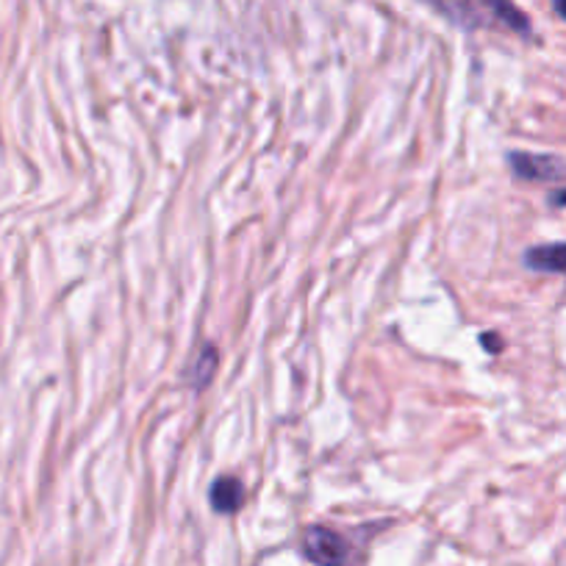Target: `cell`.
<instances>
[{"instance_id": "1", "label": "cell", "mask_w": 566, "mask_h": 566, "mask_svg": "<svg viewBox=\"0 0 566 566\" xmlns=\"http://www.w3.org/2000/svg\"><path fill=\"white\" fill-rule=\"evenodd\" d=\"M303 553L317 566L350 564V544H347V538L325 525L306 527V533H303Z\"/></svg>"}, {"instance_id": "2", "label": "cell", "mask_w": 566, "mask_h": 566, "mask_svg": "<svg viewBox=\"0 0 566 566\" xmlns=\"http://www.w3.org/2000/svg\"><path fill=\"white\" fill-rule=\"evenodd\" d=\"M511 172L522 181H558L566 176V165L555 156L538 154H511L509 156Z\"/></svg>"}, {"instance_id": "3", "label": "cell", "mask_w": 566, "mask_h": 566, "mask_svg": "<svg viewBox=\"0 0 566 566\" xmlns=\"http://www.w3.org/2000/svg\"><path fill=\"white\" fill-rule=\"evenodd\" d=\"M209 503L217 514H237L244 503L242 483L231 475L217 478L214 486H211V492H209Z\"/></svg>"}, {"instance_id": "4", "label": "cell", "mask_w": 566, "mask_h": 566, "mask_svg": "<svg viewBox=\"0 0 566 566\" xmlns=\"http://www.w3.org/2000/svg\"><path fill=\"white\" fill-rule=\"evenodd\" d=\"M478 3H481L483 12H486L489 18L497 20L500 25H505V29L514 31V34L520 36H531V20L514 7V0H478Z\"/></svg>"}, {"instance_id": "5", "label": "cell", "mask_w": 566, "mask_h": 566, "mask_svg": "<svg viewBox=\"0 0 566 566\" xmlns=\"http://www.w3.org/2000/svg\"><path fill=\"white\" fill-rule=\"evenodd\" d=\"M525 264L536 272H555L566 275V242L558 244H538L525 253Z\"/></svg>"}, {"instance_id": "6", "label": "cell", "mask_w": 566, "mask_h": 566, "mask_svg": "<svg viewBox=\"0 0 566 566\" xmlns=\"http://www.w3.org/2000/svg\"><path fill=\"white\" fill-rule=\"evenodd\" d=\"M217 364H220V353H217L214 345H203V350L195 356L192 367H189V386H192L195 391L206 389V386L211 384V378H214L217 373Z\"/></svg>"}, {"instance_id": "7", "label": "cell", "mask_w": 566, "mask_h": 566, "mask_svg": "<svg viewBox=\"0 0 566 566\" xmlns=\"http://www.w3.org/2000/svg\"><path fill=\"white\" fill-rule=\"evenodd\" d=\"M483 345H489V347H492V350H489V353H497L500 350V339H497V336H483Z\"/></svg>"}, {"instance_id": "8", "label": "cell", "mask_w": 566, "mask_h": 566, "mask_svg": "<svg viewBox=\"0 0 566 566\" xmlns=\"http://www.w3.org/2000/svg\"><path fill=\"white\" fill-rule=\"evenodd\" d=\"M549 203H553V206H566V189H564V192H553V195H549Z\"/></svg>"}, {"instance_id": "9", "label": "cell", "mask_w": 566, "mask_h": 566, "mask_svg": "<svg viewBox=\"0 0 566 566\" xmlns=\"http://www.w3.org/2000/svg\"><path fill=\"white\" fill-rule=\"evenodd\" d=\"M555 12H558L560 20H566V0H553Z\"/></svg>"}]
</instances>
